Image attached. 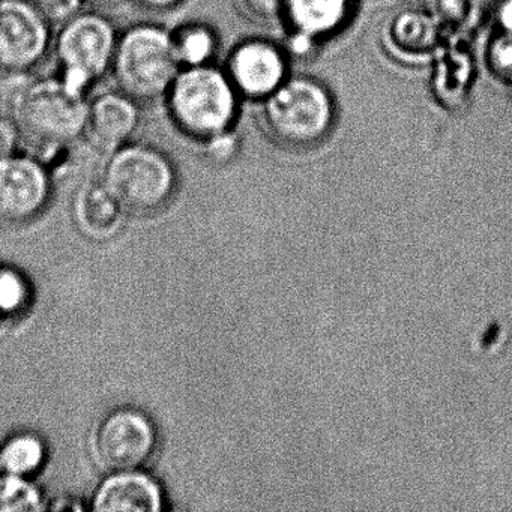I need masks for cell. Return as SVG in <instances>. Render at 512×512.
Wrapping results in <instances>:
<instances>
[{"mask_svg": "<svg viewBox=\"0 0 512 512\" xmlns=\"http://www.w3.org/2000/svg\"><path fill=\"white\" fill-rule=\"evenodd\" d=\"M89 100L86 91L58 77H43L26 83L11 103L23 142L38 160L47 158L85 136Z\"/></svg>", "mask_w": 512, "mask_h": 512, "instance_id": "6da1fadb", "label": "cell"}, {"mask_svg": "<svg viewBox=\"0 0 512 512\" xmlns=\"http://www.w3.org/2000/svg\"><path fill=\"white\" fill-rule=\"evenodd\" d=\"M164 98L176 130L202 146L233 133L244 103L215 64L181 68Z\"/></svg>", "mask_w": 512, "mask_h": 512, "instance_id": "7a4b0ae2", "label": "cell"}, {"mask_svg": "<svg viewBox=\"0 0 512 512\" xmlns=\"http://www.w3.org/2000/svg\"><path fill=\"white\" fill-rule=\"evenodd\" d=\"M259 106L263 131L272 142L292 151L322 145L337 124L331 89L307 74H292Z\"/></svg>", "mask_w": 512, "mask_h": 512, "instance_id": "3957f363", "label": "cell"}, {"mask_svg": "<svg viewBox=\"0 0 512 512\" xmlns=\"http://www.w3.org/2000/svg\"><path fill=\"white\" fill-rule=\"evenodd\" d=\"M181 70L172 34L158 25H136L119 34L112 73L116 85L137 103L166 97Z\"/></svg>", "mask_w": 512, "mask_h": 512, "instance_id": "277c9868", "label": "cell"}, {"mask_svg": "<svg viewBox=\"0 0 512 512\" xmlns=\"http://www.w3.org/2000/svg\"><path fill=\"white\" fill-rule=\"evenodd\" d=\"M103 184L124 211L151 214L172 199L176 172L160 149L128 142L107 155Z\"/></svg>", "mask_w": 512, "mask_h": 512, "instance_id": "5b68a950", "label": "cell"}, {"mask_svg": "<svg viewBox=\"0 0 512 512\" xmlns=\"http://www.w3.org/2000/svg\"><path fill=\"white\" fill-rule=\"evenodd\" d=\"M55 55L61 76L88 91L112 71L119 34L109 17L82 11L58 28Z\"/></svg>", "mask_w": 512, "mask_h": 512, "instance_id": "8992f818", "label": "cell"}, {"mask_svg": "<svg viewBox=\"0 0 512 512\" xmlns=\"http://www.w3.org/2000/svg\"><path fill=\"white\" fill-rule=\"evenodd\" d=\"M290 62L284 44L250 37L232 47L223 70L242 101L260 104L292 76Z\"/></svg>", "mask_w": 512, "mask_h": 512, "instance_id": "52a82bcc", "label": "cell"}, {"mask_svg": "<svg viewBox=\"0 0 512 512\" xmlns=\"http://www.w3.org/2000/svg\"><path fill=\"white\" fill-rule=\"evenodd\" d=\"M52 26L31 0H0V73L22 76L46 58Z\"/></svg>", "mask_w": 512, "mask_h": 512, "instance_id": "ba28073f", "label": "cell"}, {"mask_svg": "<svg viewBox=\"0 0 512 512\" xmlns=\"http://www.w3.org/2000/svg\"><path fill=\"white\" fill-rule=\"evenodd\" d=\"M358 0H284L281 28L286 31L287 52L308 58L320 46L346 31L355 19Z\"/></svg>", "mask_w": 512, "mask_h": 512, "instance_id": "9c48e42d", "label": "cell"}, {"mask_svg": "<svg viewBox=\"0 0 512 512\" xmlns=\"http://www.w3.org/2000/svg\"><path fill=\"white\" fill-rule=\"evenodd\" d=\"M155 445L154 424L136 409L115 410L95 431V455L110 472L139 469L154 454Z\"/></svg>", "mask_w": 512, "mask_h": 512, "instance_id": "30bf717a", "label": "cell"}, {"mask_svg": "<svg viewBox=\"0 0 512 512\" xmlns=\"http://www.w3.org/2000/svg\"><path fill=\"white\" fill-rule=\"evenodd\" d=\"M50 181L43 161L31 154L0 160V221L26 223L47 205Z\"/></svg>", "mask_w": 512, "mask_h": 512, "instance_id": "8fae6325", "label": "cell"}, {"mask_svg": "<svg viewBox=\"0 0 512 512\" xmlns=\"http://www.w3.org/2000/svg\"><path fill=\"white\" fill-rule=\"evenodd\" d=\"M140 103L118 91L103 92L89 101L85 136L104 154L131 142L140 124Z\"/></svg>", "mask_w": 512, "mask_h": 512, "instance_id": "7c38bea8", "label": "cell"}, {"mask_svg": "<svg viewBox=\"0 0 512 512\" xmlns=\"http://www.w3.org/2000/svg\"><path fill=\"white\" fill-rule=\"evenodd\" d=\"M92 508L106 512H158L163 509V493L146 473L121 470L101 482Z\"/></svg>", "mask_w": 512, "mask_h": 512, "instance_id": "4fadbf2b", "label": "cell"}, {"mask_svg": "<svg viewBox=\"0 0 512 512\" xmlns=\"http://www.w3.org/2000/svg\"><path fill=\"white\" fill-rule=\"evenodd\" d=\"M383 44L389 56L398 61L419 64L436 52L439 28L434 14L403 11L395 14L383 31Z\"/></svg>", "mask_w": 512, "mask_h": 512, "instance_id": "5bb4252c", "label": "cell"}, {"mask_svg": "<svg viewBox=\"0 0 512 512\" xmlns=\"http://www.w3.org/2000/svg\"><path fill=\"white\" fill-rule=\"evenodd\" d=\"M122 211L103 181L80 188L74 214L80 230L92 239H109L121 226Z\"/></svg>", "mask_w": 512, "mask_h": 512, "instance_id": "9a60e30c", "label": "cell"}, {"mask_svg": "<svg viewBox=\"0 0 512 512\" xmlns=\"http://www.w3.org/2000/svg\"><path fill=\"white\" fill-rule=\"evenodd\" d=\"M172 34L173 49L181 68L214 64L220 49L217 32L205 23L193 22L178 26Z\"/></svg>", "mask_w": 512, "mask_h": 512, "instance_id": "2e32d148", "label": "cell"}, {"mask_svg": "<svg viewBox=\"0 0 512 512\" xmlns=\"http://www.w3.org/2000/svg\"><path fill=\"white\" fill-rule=\"evenodd\" d=\"M46 458V446L32 433L17 434L0 448V472L28 476L37 472Z\"/></svg>", "mask_w": 512, "mask_h": 512, "instance_id": "e0dca14e", "label": "cell"}, {"mask_svg": "<svg viewBox=\"0 0 512 512\" xmlns=\"http://www.w3.org/2000/svg\"><path fill=\"white\" fill-rule=\"evenodd\" d=\"M41 506L40 491L26 476H0V512L38 511Z\"/></svg>", "mask_w": 512, "mask_h": 512, "instance_id": "ac0fdd59", "label": "cell"}, {"mask_svg": "<svg viewBox=\"0 0 512 512\" xmlns=\"http://www.w3.org/2000/svg\"><path fill=\"white\" fill-rule=\"evenodd\" d=\"M484 58L487 70L494 79L512 85V35L491 32Z\"/></svg>", "mask_w": 512, "mask_h": 512, "instance_id": "d6986e66", "label": "cell"}, {"mask_svg": "<svg viewBox=\"0 0 512 512\" xmlns=\"http://www.w3.org/2000/svg\"><path fill=\"white\" fill-rule=\"evenodd\" d=\"M29 301V287L19 272L11 269L0 271V313L16 314Z\"/></svg>", "mask_w": 512, "mask_h": 512, "instance_id": "ffe728a7", "label": "cell"}, {"mask_svg": "<svg viewBox=\"0 0 512 512\" xmlns=\"http://www.w3.org/2000/svg\"><path fill=\"white\" fill-rule=\"evenodd\" d=\"M41 16L52 28H61L65 23L82 13L85 0H31Z\"/></svg>", "mask_w": 512, "mask_h": 512, "instance_id": "44dd1931", "label": "cell"}, {"mask_svg": "<svg viewBox=\"0 0 512 512\" xmlns=\"http://www.w3.org/2000/svg\"><path fill=\"white\" fill-rule=\"evenodd\" d=\"M242 13L259 25H281L284 0H238Z\"/></svg>", "mask_w": 512, "mask_h": 512, "instance_id": "7402d4cb", "label": "cell"}, {"mask_svg": "<svg viewBox=\"0 0 512 512\" xmlns=\"http://www.w3.org/2000/svg\"><path fill=\"white\" fill-rule=\"evenodd\" d=\"M22 134L13 116L0 113V160L19 152Z\"/></svg>", "mask_w": 512, "mask_h": 512, "instance_id": "603a6c76", "label": "cell"}, {"mask_svg": "<svg viewBox=\"0 0 512 512\" xmlns=\"http://www.w3.org/2000/svg\"><path fill=\"white\" fill-rule=\"evenodd\" d=\"M490 19L491 32L512 35V0H494Z\"/></svg>", "mask_w": 512, "mask_h": 512, "instance_id": "cb8c5ba5", "label": "cell"}, {"mask_svg": "<svg viewBox=\"0 0 512 512\" xmlns=\"http://www.w3.org/2000/svg\"><path fill=\"white\" fill-rule=\"evenodd\" d=\"M139 7L149 11H170L178 8L184 0H134Z\"/></svg>", "mask_w": 512, "mask_h": 512, "instance_id": "d4e9b609", "label": "cell"}]
</instances>
